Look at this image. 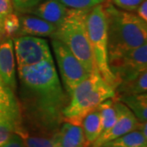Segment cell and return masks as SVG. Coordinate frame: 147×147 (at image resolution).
<instances>
[{"mask_svg":"<svg viewBox=\"0 0 147 147\" xmlns=\"http://www.w3.org/2000/svg\"><path fill=\"white\" fill-rule=\"evenodd\" d=\"M17 100L22 126L27 131L53 134L64 122L63 110L69 100L52 61L17 67Z\"/></svg>","mask_w":147,"mask_h":147,"instance_id":"cell-1","label":"cell"},{"mask_svg":"<svg viewBox=\"0 0 147 147\" xmlns=\"http://www.w3.org/2000/svg\"><path fill=\"white\" fill-rule=\"evenodd\" d=\"M103 4L107 22L108 58L146 44L147 23L131 11Z\"/></svg>","mask_w":147,"mask_h":147,"instance_id":"cell-2","label":"cell"},{"mask_svg":"<svg viewBox=\"0 0 147 147\" xmlns=\"http://www.w3.org/2000/svg\"><path fill=\"white\" fill-rule=\"evenodd\" d=\"M115 89L96 69L74 88L63 110L64 122L81 126L85 115L104 100L114 98Z\"/></svg>","mask_w":147,"mask_h":147,"instance_id":"cell-3","label":"cell"},{"mask_svg":"<svg viewBox=\"0 0 147 147\" xmlns=\"http://www.w3.org/2000/svg\"><path fill=\"white\" fill-rule=\"evenodd\" d=\"M90 9L68 8L66 15L51 38L64 43L88 73L96 69L87 30Z\"/></svg>","mask_w":147,"mask_h":147,"instance_id":"cell-4","label":"cell"},{"mask_svg":"<svg viewBox=\"0 0 147 147\" xmlns=\"http://www.w3.org/2000/svg\"><path fill=\"white\" fill-rule=\"evenodd\" d=\"M87 30L96 69L102 78L115 89L118 82L108 62L107 22L102 3L94 6L89 10L87 17Z\"/></svg>","mask_w":147,"mask_h":147,"instance_id":"cell-5","label":"cell"},{"mask_svg":"<svg viewBox=\"0 0 147 147\" xmlns=\"http://www.w3.org/2000/svg\"><path fill=\"white\" fill-rule=\"evenodd\" d=\"M52 47L57 62L64 89L69 97L74 88L90 73L87 71L68 47L61 41L52 38Z\"/></svg>","mask_w":147,"mask_h":147,"instance_id":"cell-6","label":"cell"},{"mask_svg":"<svg viewBox=\"0 0 147 147\" xmlns=\"http://www.w3.org/2000/svg\"><path fill=\"white\" fill-rule=\"evenodd\" d=\"M12 42L18 67L53 60L48 42L41 37L21 35L13 38Z\"/></svg>","mask_w":147,"mask_h":147,"instance_id":"cell-7","label":"cell"},{"mask_svg":"<svg viewBox=\"0 0 147 147\" xmlns=\"http://www.w3.org/2000/svg\"><path fill=\"white\" fill-rule=\"evenodd\" d=\"M110 70L118 84L147 69V45L108 58Z\"/></svg>","mask_w":147,"mask_h":147,"instance_id":"cell-8","label":"cell"},{"mask_svg":"<svg viewBox=\"0 0 147 147\" xmlns=\"http://www.w3.org/2000/svg\"><path fill=\"white\" fill-rule=\"evenodd\" d=\"M114 102L117 110V119L115 123L110 131L100 135L96 139V141L92 145L94 146H100L105 142L115 139L129 131L136 130L138 127L140 121L136 118L129 108L122 103L120 100L116 99L115 97H114Z\"/></svg>","mask_w":147,"mask_h":147,"instance_id":"cell-9","label":"cell"},{"mask_svg":"<svg viewBox=\"0 0 147 147\" xmlns=\"http://www.w3.org/2000/svg\"><path fill=\"white\" fill-rule=\"evenodd\" d=\"M0 41V79L15 93L17 89L15 53L12 39L1 36Z\"/></svg>","mask_w":147,"mask_h":147,"instance_id":"cell-10","label":"cell"},{"mask_svg":"<svg viewBox=\"0 0 147 147\" xmlns=\"http://www.w3.org/2000/svg\"><path fill=\"white\" fill-rule=\"evenodd\" d=\"M21 28L18 36L29 35L35 37H50L56 33L57 27L52 23L34 15L23 14L20 16Z\"/></svg>","mask_w":147,"mask_h":147,"instance_id":"cell-11","label":"cell"},{"mask_svg":"<svg viewBox=\"0 0 147 147\" xmlns=\"http://www.w3.org/2000/svg\"><path fill=\"white\" fill-rule=\"evenodd\" d=\"M68 8L59 0H44L29 14L42 18L58 27L63 21Z\"/></svg>","mask_w":147,"mask_h":147,"instance_id":"cell-12","label":"cell"},{"mask_svg":"<svg viewBox=\"0 0 147 147\" xmlns=\"http://www.w3.org/2000/svg\"><path fill=\"white\" fill-rule=\"evenodd\" d=\"M57 134L60 147H90L81 126L63 122Z\"/></svg>","mask_w":147,"mask_h":147,"instance_id":"cell-13","label":"cell"},{"mask_svg":"<svg viewBox=\"0 0 147 147\" xmlns=\"http://www.w3.org/2000/svg\"><path fill=\"white\" fill-rule=\"evenodd\" d=\"M57 131L53 134L31 132L21 125L16 134L21 137L26 147H60Z\"/></svg>","mask_w":147,"mask_h":147,"instance_id":"cell-14","label":"cell"},{"mask_svg":"<svg viewBox=\"0 0 147 147\" xmlns=\"http://www.w3.org/2000/svg\"><path fill=\"white\" fill-rule=\"evenodd\" d=\"M81 127L88 146H92L101 133L100 115L98 107L85 115L81 123Z\"/></svg>","mask_w":147,"mask_h":147,"instance_id":"cell-15","label":"cell"},{"mask_svg":"<svg viewBox=\"0 0 147 147\" xmlns=\"http://www.w3.org/2000/svg\"><path fill=\"white\" fill-rule=\"evenodd\" d=\"M147 91V69L138 75L124 80L115 88V96L145 93Z\"/></svg>","mask_w":147,"mask_h":147,"instance_id":"cell-16","label":"cell"},{"mask_svg":"<svg viewBox=\"0 0 147 147\" xmlns=\"http://www.w3.org/2000/svg\"><path fill=\"white\" fill-rule=\"evenodd\" d=\"M122 103L127 106L140 122H146L147 119V94L141 93L135 95H125L115 96Z\"/></svg>","mask_w":147,"mask_h":147,"instance_id":"cell-17","label":"cell"},{"mask_svg":"<svg viewBox=\"0 0 147 147\" xmlns=\"http://www.w3.org/2000/svg\"><path fill=\"white\" fill-rule=\"evenodd\" d=\"M20 111L16 94L0 79V119Z\"/></svg>","mask_w":147,"mask_h":147,"instance_id":"cell-18","label":"cell"},{"mask_svg":"<svg viewBox=\"0 0 147 147\" xmlns=\"http://www.w3.org/2000/svg\"><path fill=\"white\" fill-rule=\"evenodd\" d=\"M101 146L107 147H147V137L136 129L105 142Z\"/></svg>","mask_w":147,"mask_h":147,"instance_id":"cell-19","label":"cell"},{"mask_svg":"<svg viewBox=\"0 0 147 147\" xmlns=\"http://www.w3.org/2000/svg\"><path fill=\"white\" fill-rule=\"evenodd\" d=\"M21 125V111L0 119V146L8 142Z\"/></svg>","mask_w":147,"mask_h":147,"instance_id":"cell-20","label":"cell"},{"mask_svg":"<svg viewBox=\"0 0 147 147\" xmlns=\"http://www.w3.org/2000/svg\"><path fill=\"white\" fill-rule=\"evenodd\" d=\"M97 107L100 111L101 123L100 135H102L110 131L112 127L115 125L117 119V110L115 106L114 98H110L104 100Z\"/></svg>","mask_w":147,"mask_h":147,"instance_id":"cell-21","label":"cell"},{"mask_svg":"<svg viewBox=\"0 0 147 147\" xmlns=\"http://www.w3.org/2000/svg\"><path fill=\"white\" fill-rule=\"evenodd\" d=\"M21 28V19L18 13L11 12L7 16L2 26V31L0 36H5L10 38H13L18 36V34Z\"/></svg>","mask_w":147,"mask_h":147,"instance_id":"cell-22","label":"cell"},{"mask_svg":"<svg viewBox=\"0 0 147 147\" xmlns=\"http://www.w3.org/2000/svg\"><path fill=\"white\" fill-rule=\"evenodd\" d=\"M67 8L72 9H91L94 6L102 3L104 0H59Z\"/></svg>","mask_w":147,"mask_h":147,"instance_id":"cell-23","label":"cell"},{"mask_svg":"<svg viewBox=\"0 0 147 147\" xmlns=\"http://www.w3.org/2000/svg\"><path fill=\"white\" fill-rule=\"evenodd\" d=\"M44 0H11L13 9L16 13L29 14L30 11Z\"/></svg>","mask_w":147,"mask_h":147,"instance_id":"cell-24","label":"cell"},{"mask_svg":"<svg viewBox=\"0 0 147 147\" xmlns=\"http://www.w3.org/2000/svg\"><path fill=\"white\" fill-rule=\"evenodd\" d=\"M115 5L127 11H135L143 0H112Z\"/></svg>","mask_w":147,"mask_h":147,"instance_id":"cell-25","label":"cell"},{"mask_svg":"<svg viewBox=\"0 0 147 147\" xmlns=\"http://www.w3.org/2000/svg\"><path fill=\"white\" fill-rule=\"evenodd\" d=\"M11 0H0V33L2 31L3 23L7 16L13 12Z\"/></svg>","mask_w":147,"mask_h":147,"instance_id":"cell-26","label":"cell"},{"mask_svg":"<svg viewBox=\"0 0 147 147\" xmlns=\"http://www.w3.org/2000/svg\"><path fill=\"white\" fill-rule=\"evenodd\" d=\"M0 147H26L21 137L18 134H14L10 140Z\"/></svg>","mask_w":147,"mask_h":147,"instance_id":"cell-27","label":"cell"},{"mask_svg":"<svg viewBox=\"0 0 147 147\" xmlns=\"http://www.w3.org/2000/svg\"><path fill=\"white\" fill-rule=\"evenodd\" d=\"M137 16L140 17L142 21L147 23V1L146 0H143L142 3L138 6L137 9Z\"/></svg>","mask_w":147,"mask_h":147,"instance_id":"cell-28","label":"cell"},{"mask_svg":"<svg viewBox=\"0 0 147 147\" xmlns=\"http://www.w3.org/2000/svg\"><path fill=\"white\" fill-rule=\"evenodd\" d=\"M98 147H107V146H100Z\"/></svg>","mask_w":147,"mask_h":147,"instance_id":"cell-29","label":"cell"},{"mask_svg":"<svg viewBox=\"0 0 147 147\" xmlns=\"http://www.w3.org/2000/svg\"><path fill=\"white\" fill-rule=\"evenodd\" d=\"M90 147H96V146H91Z\"/></svg>","mask_w":147,"mask_h":147,"instance_id":"cell-30","label":"cell"},{"mask_svg":"<svg viewBox=\"0 0 147 147\" xmlns=\"http://www.w3.org/2000/svg\"><path fill=\"white\" fill-rule=\"evenodd\" d=\"M109 1H110H110H112V0H109Z\"/></svg>","mask_w":147,"mask_h":147,"instance_id":"cell-31","label":"cell"},{"mask_svg":"<svg viewBox=\"0 0 147 147\" xmlns=\"http://www.w3.org/2000/svg\"><path fill=\"white\" fill-rule=\"evenodd\" d=\"M104 1H105V0H104Z\"/></svg>","mask_w":147,"mask_h":147,"instance_id":"cell-32","label":"cell"}]
</instances>
